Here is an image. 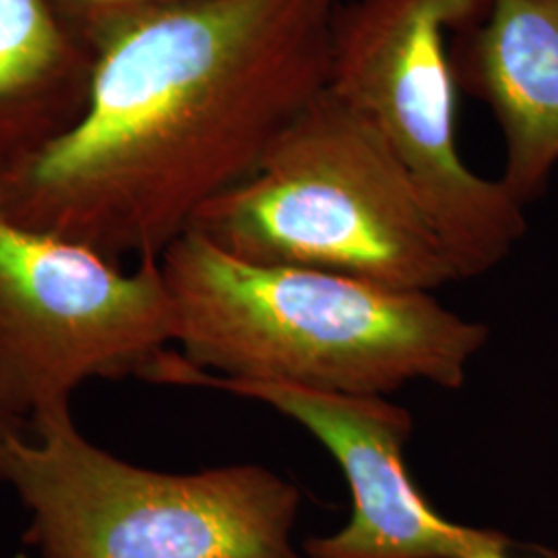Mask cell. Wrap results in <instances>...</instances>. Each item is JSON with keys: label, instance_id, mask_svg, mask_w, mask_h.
<instances>
[{"label": "cell", "instance_id": "obj_1", "mask_svg": "<svg viewBox=\"0 0 558 558\" xmlns=\"http://www.w3.org/2000/svg\"><path fill=\"white\" fill-rule=\"evenodd\" d=\"M341 2L201 0L120 25L80 122L0 172V207L119 265L160 259L327 87Z\"/></svg>", "mask_w": 558, "mask_h": 558}, {"label": "cell", "instance_id": "obj_2", "mask_svg": "<svg viewBox=\"0 0 558 558\" xmlns=\"http://www.w3.org/2000/svg\"><path fill=\"white\" fill-rule=\"evenodd\" d=\"M174 343L214 377L387 398L410 383L456 391L488 327L433 292L239 259L186 230L160 257Z\"/></svg>", "mask_w": 558, "mask_h": 558}, {"label": "cell", "instance_id": "obj_3", "mask_svg": "<svg viewBox=\"0 0 558 558\" xmlns=\"http://www.w3.org/2000/svg\"><path fill=\"white\" fill-rule=\"evenodd\" d=\"M189 230L255 265L410 292L458 281L403 163L377 126L327 87L259 170L207 201Z\"/></svg>", "mask_w": 558, "mask_h": 558}, {"label": "cell", "instance_id": "obj_4", "mask_svg": "<svg viewBox=\"0 0 558 558\" xmlns=\"http://www.w3.org/2000/svg\"><path fill=\"white\" fill-rule=\"evenodd\" d=\"M23 426L0 418V482L41 558H302L299 486L263 465L145 470L85 439L69 405L27 422L32 439Z\"/></svg>", "mask_w": 558, "mask_h": 558}, {"label": "cell", "instance_id": "obj_5", "mask_svg": "<svg viewBox=\"0 0 558 558\" xmlns=\"http://www.w3.org/2000/svg\"><path fill=\"white\" fill-rule=\"evenodd\" d=\"M490 0H343L331 25L327 89L389 143L418 191L458 279L509 257L527 221L502 180L478 177L458 145L451 38Z\"/></svg>", "mask_w": 558, "mask_h": 558}, {"label": "cell", "instance_id": "obj_6", "mask_svg": "<svg viewBox=\"0 0 558 558\" xmlns=\"http://www.w3.org/2000/svg\"><path fill=\"white\" fill-rule=\"evenodd\" d=\"M174 343L160 259L135 271L0 207V418L32 422L85 380L143 377Z\"/></svg>", "mask_w": 558, "mask_h": 558}, {"label": "cell", "instance_id": "obj_7", "mask_svg": "<svg viewBox=\"0 0 558 558\" xmlns=\"http://www.w3.org/2000/svg\"><path fill=\"white\" fill-rule=\"evenodd\" d=\"M145 380L211 387L255 399L319 440L338 461L352 509L338 532L304 539L306 558H558L555 548L440 515L403 459L414 430L412 414L387 398L220 379L170 350L151 364Z\"/></svg>", "mask_w": 558, "mask_h": 558}, {"label": "cell", "instance_id": "obj_8", "mask_svg": "<svg viewBox=\"0 0 558 558\" xmlns=\"http://www.w3.org/2000/svg\"><path fill=\"white\" fill-rule=\"evenodd\" d=\"M451 66L502 131V184L523 207L538 201L558 166V0H490L453 34Z\"/></svg>", "mask_w": 558, "mask_h": 558}, {"label": "cell", "instance_id": "obj_9", "mask_svg": "<svg viewBox=\"0 0 558 558\" xmlns=\"http://www.w3.org/2000/svg\"><path fill=\"white\" fill-rule=\"evenodd\" d=\"M98 50L52 0H0V172L80 122Z\"/></svg>", "mask_w": 558, "mask_h": 558}, {"label": "cell", "instance_id": "obj_10", "mask_svg": "<svg viewBox=\"0 0 558 558\" xmlns=\"http://www.w3.org/2000/svg\"><path fill=\"white\" fill-rule=\"evenodd\" d=\"M201 0H52L60 15L98 50L100 41L120 25L141 15Z\"/></svg>", "mask_w": 558, "mask_h": 558}]
</instances>
